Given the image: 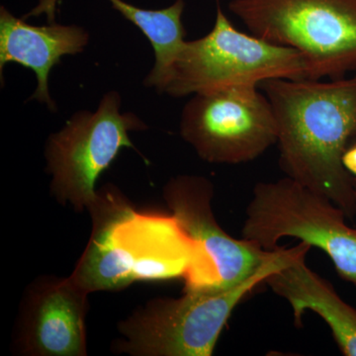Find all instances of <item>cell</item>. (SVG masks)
I'll list each match as a JSON object with an SVG mask.
<instances>
[{"instance_id": "1", "label": "cell", "mask_w": 356, "mask_h": 356, "mask_svg": "<svg viewBox=\"0 0 356 356\" xmlns=\"http://www.w3.org/2000/svg\"><path fill=\"white\" fill-rule=\"evenodd\" d=\"M277 122L283 172L356 215L353 178L343 154L356 138V74L331 79H269L261 83Z\"/></svg>"}, {"instance_id": "2", "label": "cell", "mask_w": 356, "mask_h": 356, "mask_svg": "<svg viewBox=\"0 0 356 356\" xmlns=\"http://www.w3.org/2000/svg\"><path fill=\"white\" fill-rule=\"evenodd\" d=\"M288 248L248 280L228 290H186L178 299H154L121 323L116 348L138 356H210L234 309L286 261Z\"/></svg>"}, {"instance_id": "3", "label": "cell", "mask_w": 356, "mask_h": 356, "mask_svg": "<svg viewBox=\"0 0 356 356\" xmlns=\"http://www.w3.org/2000/svg\"><path fill=\"white\" fill-rule=\"evenodd\" d=\"M276 79H310L306 58L240 31L218 7L214 27L202 38L185 42L161 92L180 98Z\"/></svg>"}, {"instance_id": "4", "label": "cell", "mask_w": 356, "mask_h": 356, "mask_svg": "<svg viewBox=\"0 0 356 356\" xmlns=\"http://www.w3.org/2000/svg\"><path fill=\"white\" fill-rule=\"evenodd\" d=\"M229 9L252 34L300 51L309 79L356 70V0H232Z\"/></svg>"}, {"instance_id": "5", "label": "cell", "mask_w": 356, "mask_h": 356, "mask_svg": "<svg viewBox=\"0 0 356 356\" xmlns=\"http://www.w3.org/2000/svg\"><path fill=\"white\" fill-rule=\"evenodd\" d=\"M245 214L243 240L273 250L280 238H298L325 252L337 274L356 285V228L330 199L287 177L255 185Z\"/></svg>"}, {"instance_id": "6", "label": "cell", "mask_w": 356, "mask_h": 356, "mask_svg": "<svg viewBox=\"0 0 356 356\" xmlns=\"http://www.w3.org/2000/svg\"><path fill=\"white\" fill-rule=\"evenodd\" d=\"M121 96L109 91L95 111L72 115L47 143L51 188L60 203L76 211L88 209L97 199L96 180L124 147H134L129 134L147 126L132 112H121Z\"/></svg>"}, {"instance_id": "7", "label": "cell", "mask_w": 356, "mask_h": 356, "mask_svg": "<svg viewBox=\"0 0 356 356\" xmlns=\"http://www.w3.org/2000/svg\"><path fill=\"white\" fill-rule=\"evenodd\" d=\"M180 134L204 161L226 165L254 161L278 140L273 106L257 86L192 95Z\"/></svg>"}, {"instance_id": "8", "label": "cell", "mask_w": 356, "mask_h": 356, "mask_svg": "<svg viewBox=\"0 0 356 356\" xmlns=\"http://www.w3.org/2000/svg\"><path fill=\"white\" fill-rule=\"evenodd\" d=\"M213 194L209 180L196 175L173 177L163 189L173 219L200 254L202 290L221 291L252 277L273 259L275 250H266L227 234L213 214Z\"/></svg>"}, {"instance_id": "9", "label": "cell", "mask_w": 356, "mask_h": 356, "mask_svg": "<svg viewBox=\"0 0 356 356\" xmlns=\"http://www.w3.org/2000/svg\"><path fill=\"white\" fill-rule=\"evenodd\" d=\"M88 210L92 219L90 240L70 277L88 294L139 280L146 245L130 204L116 187L106 185Z\"/></svg>"}, {"instance_id": "10", "label": "cell", "mask_w": 356, "mask_h": 356, "mask_svg": "<svg viewBox=\"0 0 356 356\" xmlns=\"http://www.w3.org/2000/svg\"><path fill=\"white\" fill-rule=\"evenodd\" d=\"M88 293L70 277H44L28 290L18 346L23 355L86 356Z\"/></svg>"}, {"instance_id": "11", "label": "cell", "mask_w": 356, "mask_h": 356, "mask_svg": "<svg viewBox=\"0 0 356 356\" xmlns=\"http://www.w3.org/2000/svg\"><path fill=\"white\" fill-rule=\"evenodd\" d=\"M311 248L300 242L288 248L286 261L264 282L291 305L297 327L301 325L304 312L314 311L329 325L341 353L356 356V309L339 297L329 281L307 266Z\"/></svg>"}, {"instance_id": "12", "label": "cell", "mask_w": 356, "mask_h": 356, "mask_svg": "<svg viewBox=\"0 0 356 356\" xmlns=\"http://www.w3.org/2000/svg\"><path fill=\"white\" fill-rule=\"evenodd\" d=\"M88 42V32L81 26H34L16 17L6 7L0 8V72L9 63L32 70L37 79L32 99L44 103L51 111L56 110L49 92L51 69L64 56L81 53Z\"/></svg>"}, {"instance_id": "13", "label": "cell", "mask_w": 356, "mask_h": 356, "mask_svg": "<svg viewBox=\"0 0 356 356\" xmlns=\"http://www.w3.org/2000/svg\"><path fill=\"white\" fill-rule=\"evenodd\" d=\"M109 1L124 18L139 28L153 46L156 60L145 84L161 92L178 54L186 42L182 24L184 0H177L172 6L159 10L140 8L123 0Z\"/></svg>"}, {"instance_id": "14", "label": "cell", "mask_w": 356, "mask_h": 356, "mask_svg": "<svg viewBox=\"0 0 356 356\" xmlns=\"http://www.w3.org/2000/svg\"><path fill=\"white\" fill-rule=\"evenodd\" d=\"M343 168L350 173L351 177L356 180V140L346 147L343 154Z\"/></svg>"}, {"instance_id": "15", "label": "cell", "mask_w": 356, "mask_h": 356, "mask_svg": "<svg viewBox=\"0 0 356 356\" xmlns=\"http://www.w3.org/2000/svg\"><path fill=\"white\" fill-rule=\"evenodd\" d=\"M353 187H355V198H356V180L353 179Z\"/></svg>"}, {"instance_id": "16", "label": "cell", "mask_w": 356, "mask_h": 356, "mask_svg": "<svg viewBox=\"0 0 356 356\" xmlns=\"http://www.w3.org/2000/svg\"><path fill=\"white\" fill-rule=\"evenodd\" d=\"M355 140H356V138H355V140H353V142H355ZM353 142H351V143H353Z\"/></svg>"}]
</instances>
